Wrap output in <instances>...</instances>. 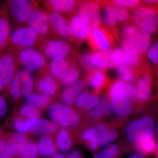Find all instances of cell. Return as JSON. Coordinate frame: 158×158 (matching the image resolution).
Masks as SVG:
<instances>
[{
    "mask_svg": "<svg viewBox=\"0 0 158 158\" xmlns=\"http://www.w3.org/2000/svg\"><path fill=\"white\" fill-rule=\"evenodd\" d=\"M144 111V113L135 115L132 119H129L125 125L124 134L126 140L131 143L141 142L155 135L156 131V116L158 107L152 110ZM129 144V145H130Z\"/></svg>",
    "mask_w": 158,
    "mask_h": 158,
    "instance_id": "cell-1",
    "label": "cell"
},
{
    "mask_svg": "<svg viewBox=\"0 0 158 158\" xmlns=\"http://www.w3.org/2000/svg\"><path fill=\"white\" fill-rule=\"evenodd\" d=\"M122 26L116 37L122 49L137 56L146 54L152 44L151 35L140 31L134 24Z\"/></svg>",
    "mask_w": 158,
    "mask_h": 158,
    "instance_id": "cell-2",
    "label": "cell"
},
{
    "mask_svg": "<svg viewBox=\"0 0 158 158\" xmlns=\"http://www.w3.org/2000/svg\"><path fill=\"white\" fill-rule=\"evenodd\" d=\"M136 96L134 103V116L147 110L154 100L153 90L154 79L151 69L146 64L138 71L135 83Z\"/></svg>",
    "mask_w": 158,
    "mask_h": 158,
    "instance_id": "cell-3",
    "label": "cell"
},
{
    "mask_svg": "<svg viewBox=\"0 0 158 158\" xmlns=\"http://www.w3.org/2000/svg\"><path fill=\"white\" fill-rule=\"evenodd\" d=\"M43 40L27 26L20 27L11 32L5 51L16 53L26 49L37 48Z\"/></svg>",
    "mask_w": 158,
    "mask_h": 158,
    "instance_id": "cell-4",
    "label": "cell"
},
{
    "mask_svg": "<svg viewBox=\"0 0 158 158\" xmlns=\"http://www.w3.org/2000/svg\"><path fill=\"white\" fill-rule=\"evenodd\" d=\"M47 113L51 121L60 127L73 129L83 119L80 113L73 107L69 106L57 101L47 109Z\"/></svg>",
    "mask_w": 158,
    "mask_h": 158,
    "instance_id": "cell-5",
    "label": "cell"
},
{
    "mask_svg": "<svg viewBox=\"0 0 158 158\" xmlns=\"http://www.w3.org/2000/svg\"><path fill=\"white\" fill-rule=\"evenodd\" d=\"M12 28L27 26L32 13L40 6L41 1L8 0L6 1Z\"/></svg>",
    "mask_w": 158,
    "mask_h": 158,
    "instance_id": "cell-6",
    "label": "cell"
},
{
    "mask_svg": "<svg viewBox=\"0 0 158 158\" xmlns=\"http://www.w3.org/2000/svg\"><path fill=\"white\" fill-rule=\"evenodd\" d=\"M132 22L140 31L150 35L158 34V7L143 4L135 9Z\"/></svg>",
    "mask_w": 158,
    "mask_h": 158,
    "instance_id": "cell-7",
    "label": "cell"
},
{
    "mask_svg": "<svg viewBox=\"0 0 158 158\" xmlns=\"http://www.w3.org/2000/svg\"><path fill=\"white\" fill-rule=\"evenodd\" d=\"M47 59H68L77 54L68 41L61 39H44L37 48Z\"/></svg>",
    "mask_w": 158,
    "mask_h": 158,
    "instance_id": "cell-8",
    "label": "cell"
},
{
    "mask_svg": "<svg viewBox=\"0 0 158 158\" xmlns=\"http://www.w3.org/2000/svg\"><path fill=\"white\" fill-rule=\"evenodd\" d=\"M127 122L117 118L102 122L95 126L98 131L101 146L112 144L123 132Z\"/></svg>",
    "mask_w": 158,
    "mask_h": 158,
    "instance_id": "cell-9",
    "label": "cell"
},
{
    "mask_svg": "<svg viewBox=\"0 0 158 158\" xmlns=\"http://www.w3.org/2000/svg\"><path fill=\"white\" fill-rule=\"evenodd\" d=\"M15 54L20 66L31 73L37 72L47 65V59L37 49H26Z\"/></svg>",
    "mask_w": 158,
    "mask_h": 158,
    "instance_id": "cell-10",
    "label": "cell"
},
{
    "mask_svg": "<svg viewBox=\"0 0 158 158\" xmlns=\"http://www.w3.org/2000/svg\"><path fill=\"white\" fill-rule=\"evenodd\" d=\"M71 130L76 138L77 143L93 154L101 147L96 127H83L78 125Z\"/></svg>",
    "mask_w": 158,
    "mask_h": 158,
    "instance_id": "cell-11",
    "label": "cell"
},
{
    "mask_svg": "<svg viewBox=\"0 0 158 158\" xmlns=\"http://www.w3.org/2000/svg\"><path fill=\"white\" fill-rule=\"evenodd\" d=\"M114 114L112 102L106 96L100 98L96 107L82 119L79 125L84 127L95 126Z\"/></svg>",
    "mask_w": 158,
    "mask_h": 158,
    "instance_id": "cell-12",
    "label": "cell"
},
{
    "mask_svg": "<svg viewBox=\"0 0 158 158\" xmlns=\"http://www.w3.org/2000/svg\"><path fill=\"white\" fill-rule=\"evenodd\" d=\"M62 89L60 82L49 72L47 66L37 72L35 79V91L57 98Z\"/></svg>",
    "mask_w": 158,
    "mask_h": 158,
    "instance_id": "cell-13",
    "label": "cell"
},
{
    "mask_svg": "<svg viewBox=\"0 0 158 158\" xmlns=\"http://www.w3.org/2000/svg\"><path fill=\"white\" fill-rule=\"evenodd\" d=\"M100 7L98 1H80L77 13L93 30L102 26V21Z\"/></svg>",
    "mask_w": 158,
    "mask_h": 158,
    "instance_id": "cell-14",
    "label": "cell"
},
{
    "mask_svg": "<svg viewBox=\"0 0 158 158\" xmlns=\"http://www.w3.org/2000/svg\"><path fill=\"white\" fill-rule=\"evenodd\" d=\"M88 46L94 52H101L113 48L115 40L108 29L101 26L91 31L88 40Z\"/></svg>",
    "mask_w": 158,
    "mask_h": 158,
    "instance_id": "cell-15",
    "label": "cell"
},
{
    "mask_svg": "<svg viewBox=\"0 0 158 158\" xmlns=\"http://www.w3.org/2000/svg\"><path fill=\"white\" fill-rule=\"evenodd\" d=\"M121 49L113 48L92 52L91 62L93 67L102 70L116 68L120 65Z\"/></svg>",
    "mask_w": 158,
    "mask_h": 158,
    "instance_id": "cell-16",
    "label": "cell"
},
{
    "mask_svg": "<svg viewBox=\"0 0 158 158\" xmlns=\"http://www.w3.org/2000/svg\"><path fill=\"white\" fill-rule=\"evenodd\" d=\"M27 26L35 31L43 39H54L47 10L37 8L32 13Z\"/></svg>",
    "mask_w": 158,
    "mask_h": 158,
    "instance_id": "cell-17",
    "label": "cell"
},
{
    "mask_svg": "<svg viewBox=\"0 0 158 158\" xmlns=\"http://www.w3.org/2000/svg\"><path fill=\"white\" fill-rule=\"evenodd\" d=\"M20 67L15 54L7 51L3 53L0 62V79L4 89L14 78Z\"/></svg>",
    "mask_w": 158,
    "mask_h": 158,
    "instance_id": "cell-18",
    "label": "cell"
},
{
    "mask_svg": "<svg viewBox=\"0 0 158 158\" xmlns=\"http://www.w3.org/2000/svg\"><path fill=\"white\" fill-rule=\"evenodd\" d=\"M72 37L73 42L80 44L88 40L92 29L77 13L66 18Z\"/></svg>",
    "mask_w": 158,
    "mask_h": 158,
    "instance_id": "cell-19",
    "label": "cell"
},
{
    "mask_svg": "<svg viewBox=\"0 0 158 158\" xmlns=\"http://www.w3.org/2000/svg\"><path fill=\"white\" fill-rule=\"evenodd\" d=\"M51 31L54 39L73 42L67 18L56 12L47 11Z\"/></svg>",
    "mask_w": 158,
    "mask_h": 158,
    "instance_id": "cell-20",
    "label": "cell"
},
{
    "mask_svg": "<svg viewBox=\"0 0 158 158\" xmlns=\"http://www.w3.org/2000/svg\"><path fill=\"white\" fill-rule=\"evenodd\" d=\"M106 96L110 98L112 102L125 97L135 101L136 88L134 85L127 84L119 79H116L110 81L106 88Z\"/></svg>",
    "mask_w": 158,
    "mask_h": 158,
    "instance_id": "cell-21",
    "label": "cell"
},
{
    "mask_svg": "<svg viewBox=\"0 0 158 158\" xmlns=\"http://www.w3.org/2000/svg\"><path fill=\"white\" fill-rule=\"evenodd\" d=\"M84 80L87 85L90 86L92 91L99 95L106 89L111 81L106 71L97 68L85 72Z\"/></svg>",
    "mask_w": 158,
    "mask_h": 158,
    "instance_id": "cell-22",
    "label": "cell"
},
{
    "mask_svg": "<svg viewBox=\"0 0 158 158\" xmlns=\"http://www.w3.org/2000/svg\"><path fill=\"white\" fill-rule=\"evenodd\" d=\"M80 2L75 0H46L43 6L47 11L57 12L67 18L76 13Z\"/></svg>",
    "mask_w": 158,
    "mask_h": 158,
    "instance_id": "cell-23",
    "label": "cell"
},
{
    "mask_svg": "<svg viewBox=\"0 0 158 158\" xmlns=\"http://www.w3.org/2000/svg\"><path fill=\"white\" fill-rule=\"evenodd\" d=\"M12 26L6 1L0 5V54L5 50L11 32Z\"/></svg>",
    "mask_w": 158,
    "mask_h": 158,
    "instance_id": "cell-24",
    "label": "cell"
},
{
    "mask_svg": "<svg viewBox=\"0 0 158 158\" xmlns=\"http://www.w3.org/2000/svg\"><path fill=\"white\" fill-rule=\"evenodd\" d=\"M132 152L129 144L120 140L114 144L105 146L93 154V158H122Z\"/></svg>",
    "mask_w": 158,
    "mask_h": 158,
    "instance_id": "cell-25",
    "label": "cell"
},
{
    "mask_svg": "<svg viewBox=\"0 0 158 158\" xmlns=\"http://www.w3.org/2000/svg\"><path fill=\"white\" fill-rule=\"evenodd\" d=\"M11 147L15 155L18 158L22 152L29 141L31 139V136L28 134L4 132L1 138Z\"/></svg>",
    "mask_w": 158,
    "mask_h": 158,
    "instance_id": "cell-26",
    "label": "cell"
},
{
    "mask_svg": "<svg viewBox=\"0 0 158 158\" xmlns=\"http://www.w3.org/2000/svg\"><path fill=\"white\" fill-rule=\"evenodd\" d=\"M87 86L84 79H80L74 84L63 88L57 97V101L73 107L74 102L86 86Z\"/></svg>",
    "mask_w": 158,
    "mask_h": 158,
    "instance_id": "cell-27",
    "label": "cell"
},
{
    "mask_svg": "<svg viewBox=\"0 0 158 158\" xmlns=\"http://www.w3.org/2000/svg\"><path fill=\"white\" fill-rule=\"evenodd\" d=\"M37 120L29 118L12 111L5 123V126L16 132L27 134L29 129Z\"/></svg>",
    "mask_w": 158,
    "mask_h": 158,
    "instance_id": "cell-28",
    "label": "cell"
},
{
    "mask_svg": "<svg viewBox=\"0 0 158 158\" xmlns=\"http://www.w3.org/2000/svg\"><path fill=\"white\" fill-rule=\"evenodd\" d=\"M59 127L52 121L44 118L37 119L29 129L27 134L31 136H44L56 134Z\"/></svg>",
    "mask_w": 158,
    "mask_h": 158,
    "instance_id": "cell-29",
    "label": "cell"
},
{
    "mask_svg": "<svg viewBox=\"0 0 158 158\" xmlns=\"http://www.w3.org/2000/svg\"><path fill=\"white\" fill-rule=\"evenodd\" d=\"M56 141L59 150L66 153L77 143L76 138L72 130L59 127L56 135Z\"/></svg>",
    "mask_w": 158,
    "mask_h": 158,
    "instance_id": "cell-30",
    "label": "cell"
},
{
    "mask_svg": "<svg viewBox=\"0 0 158 158\" xmlns=\"http://www.w3.org/2000/svg\"><path fill=\"white\" fill-rule=\"evenodd\" d=\"M26 104L31 107L43 112L53 103L57 101V98L48 96L34 91L24 98Z\"/></svg>",
    "mask_w": 158,
    "mask_h": 158,
    "instance_id": "cell-31",
    "label": "cell"
},
{
    "mask_svg": "<svg viewBox=\"0 0 158 158\" xmlns=\"http://www.w3.org/2000/svg\"><path fill=\"white\" fill-rule=\"evenodd\" d=\"M81 71L78 65L76 57L72 58L70 64L65 69L60 79V84L62 89L74 84L80 80Z\"/></svg>",
    "mask_w": 158,
    "mask_h": 158,
    "instance_id": "cell-32",
    "label": "cell"
},
{
    "mask_svg": "<svg viewBox=\"0 0 158 158\" xmlns=\"http://www.w3.org/2000/svg\"><path fill=\"white\" fill-rule=\"evenodd\" d=\"M56 135L44 136L40 139L37 146L40 156L46 158H50L59 152L56 143Z\"/></svg>",
    "mask_w": 158,
    "mask_h": 158,
    "instance_id": "cell-33",
    "label": "cell"
},
{
    "mask_svg": "<svg viewBox=\"0 0 158 158\" xmlns=\"http://www.w3.org/2000/svg\"><path fill=\"white\" fill-rule=\"evenodd\" d=\"M157 144L155 135H154L144 141L129 145L132 152L139 153L148 158L154 154Z\"/></svg>",
    "mask_w": 158,
    "mask_h": 158,
    "instance_id": "cell-34",
    "label": "cell"
},
{
    "mask_svg": "<svg viewBox=\"0 0 158 158\" xmlns=\"http://www.w3.org/2000/svg\"><path fill=\"white\" fill-rule=\"evenodd\" d=\"M73 57L68 59H52L50 62H48L47 67L49 72L59 82L62 74L70 64Z\"/></svg>",
    "mask_w": 158,
    "mask_h": 158,
    "instance_id": "cell-35",
    "label": "cell"
},
{
    "mask_svg": "<svg viewBox=\"0 0 158 158\" xmlns=\"http://www.w3.org/2000/svg\"><path fill=\"white\" fill-rule=\"evenodd\" d=\"M21 89L20 83L15 75L9 86L4 89V96L14 104L21 103L23 99Z\"/></svg>",
    "mask_w": 158,
    "mask_h": 158,
    "instance_id": "cell-36",
    "label": "cell"
},
{
    "mask_svg": "<svg viewBox=\"0 0 158 158\" xmlns=\"http://www.w3.org/2000/svg\"><path fill=\"white\" fill-rule=\"evenodd\" d=\"M101 7L103 8L102 14V22L107 27L111 30L113 34L118 28V25L114 7L110 6Z\"/></svg>",
    "mask_w": 158,
    "mask_h": 158,
    "instance_id": "cell-37",
    "label": "cell"
},
{
    "mask_svg": "<svg viewBox=\"0 0 158 158\" xmlns=\"http://www.w3.org/2000/svg\"><path fill=\"white\" fill-rule=\"evenodd\" d=\"M100 6H110L124 8L128 10H134L142 4V1L137 0H114V1H98Z\"/></svg>",
    "mask_w": 158,
    "mask_h": 158,
    "instance_id": "cell-38",
    "label": "cell"
},
{
    "mask_svg": "<svg viewBox=\"0 0 158 158\" xmlns=\"http://www.w3.org/2000/svg\"><path fill=\"white\" fill-rule=\"evenodd\" d=\"M115 69L118 79L127 84L132 85L135 83L137 78L138 70L123 65H119Z\"/></svg>",
    "mask_w": 158,
    "mask_h": 158,
    "instance_id": "cell-39",
    "label": "cell"
},
{
    "mask_svg": "<svg viewBox=\"0 0 158 158\" xmlns=\"http://www.w3.org/2000/svg\"><path fill=\"white\" fill-rule=\"evenodd\" d=\"M12 111L34 120H37L40 118L42 115L43 112L31 107L26 104L21 105L19 106L14 108Z\"/></svg>",
    "mask_w": 158,
    "mask_h": 158,
    "instance_id": "cell-40",
    "label": "cell"
},
{
    "mask_svg": "<svg viewBox=\"0 0 158 158\" xmlns=\"http://www.w3.org/2000/svg\"><path fill=\"white\" fill-rule=\"evenodd\" d=\"M93 93V91L92 90H88V89H85L79 94L76 99L73 107L81 115L88 105L90 97Z\"/></svg>",
    "mask_w": 158,
    "mask_h": 158,
    "instance_id": "cell-41",
    "label": "cell"
},
{
    "mask_svg": "<svg viewBox=\"0 0 158 158\" xmlns=\"http://www.w3.org/2000/svg\"><path fill=\"white\" fill-rule=\"evenodd\" d=\"M37 143L33 139L29 141L24 149L19 156V158H40Z\"/></svg>",
    "mask_w": 158,
    "mask_h": 158,
    "instance_id": "cell-42",
    "label": "cell"
},
{
    "mask_svg": "<svg viewBox=\"0 0 158 158\" xmlns=\"http://www.w3.org/2000/svg\"><path fill=\"white\" fill-rule=\"evenodd\" d=\"M114 8L118 24H121L122 25H123L132 22V15L128 9L120 7Z\"/></svg>",
    "mask_w": 158,
    "mask_h": 158,
    "instance_id": "cell-43",
    "label": "cell"
},
{
    "mask_svg": "<svg viewBox=\"0 0 158 158\" xmlns=\"http://www.w3.org/2000/svg\"><path fill=\"white\" fill-rule=\"evenodd\" d=\"M93 51L87 52L80 55L77 54V61L81 66L85 69V72L95 69L93 67L91 62V58Z\"/></svg>",
    "mask_w": 158,
    "mask_h": 158,
    "instance_id": "cell-44",
    "label": "cell"
},
{
    "mask_svg": "<svg viewBox=\"0 0 158 158\" xmlns=\"http://www.w3.org/2000/svg\"><path fill=\"white\" fill-rule=\"evenodd\" d=\"M146 54L148 60L153 66L158 65V39L152 44Z\"/></svg>",
    "mask_w": 158,
    "mask_h": 158,
    "instance_id": "cell-45",
    "label": "cell"
},
{
    "mask_svg": "<svg viewBox=\"0 0 158 158\" xmlns=\"http://www.w3.org/2000/svg\"><path fill=\"white\" fill-rule=\"evenodd\" d=\"M0 158H18L11 147L2 138H0Z\"/></svg>",
    "mask_w": 158,
    "mask_h": 158,
    "instance_id": "cell-46",
    "label": "cell"
},
{
    "mask_svg": "<svg viewBox=\"0 0 158 158\" xmlns=\"http://www.w3.org/2000/svg\"><path fill=\"white\" fill-rule=\"evenodd\" d=\"M35 80L33 75L31 74L28 81L21 86V94L23 98L27 96L35 90Z\"/></svg>",
    "mask_w": 158,
    "mask_h": 158,
    "instance_id": "cell-47",
    "label": "cell"
},
{
    "mask_svg": "<svg viewBox=\"0 0 158 158\" xmlns=\"http://www.w3.org/2000/svg\"><path fill=\"white\" fill-rule=\"evenodd\" d=\"M8 111V106L6 97L0 94V118L6 116Z\"/></svg>",
    "mask_w": 158,
    "mask_h": 158,
    "instance_id": "cell-48",
    "label": "cell"
},
{
    "mask_svg": "<svg viewBox=\"0 0 158 158\" xmlns=\"http://www.w3.org/2000/svg\"><path fill=\"white\" fill-rule=\"evenodd\" d=\"M153 77L154 79V101L158 102V65L153 66Z\"/></svg>",
    "mask_w": 158,
    "mask_h": 158,
    "instance_id": "cell-49",
    "label": "cell"
},
{
    "mask_svg": "<svg viewBox=\"0 0 158 158\" xmlns=\"http://www.w3.org/2000/svg\"><path fill=\"white\" fill-rule=\"evenodd\" d=\"M65 158H85V153L81 150L76 148L71 151Z\"/></svg>",
    "mask_w": 158,
    "mask_h": 158,
    "instance_id": "cell-50",
    "label": "cell"
},
{
    "mask_svg": "<svg viewBox=\"0 0 158 158\" xmlns=\"http://www.w3.org/2000/svg\"><path fill=\"white\" fill-rule=\"evenodd\" d=\"M126 158H148V157L139 153L132 152Z\"/></svg>",
    "mask_w": 158,
    "mask_h": 158,
    "instance_id": "cell-51",
    "label": "cell"
},
{
    "mask_svg": "<svg viewBox=\"0 0 158 158\" xmlns=\"http://www.w3.org/2000/svg\"><path fill=\"white\" fill-rule=\"evenodd\" d=\"M66 155L63 153L58 152L50 158H65Z\"/></svg>",
    "mask_w": 158,
    "mask_h": 158,
    "instance_id": "cell-52",
    "label": "cell"
},
{
    "mask_svg": "<svg viewBox=\"0 0 158 158\" xmlns=\"http://www.w3.org/2000/svg\"><path fill=\"white\" fill-rule=\"evenodd\" d=\"M4 90V86L3 85L1 79H0V92H2V90Z\"/></svg>",
    "mask_w": 158,
    "mask_h": 158,
    "instance_id": "cell-53",
    "label": "cell"
},
{
    "mask_svg": "<svg viewBox=\"0 0 158 158\" xmlns=\"http://www.w3.org/2000/svg\"><path fill=\"white\" fill-rule=\"evenodd\" d=\"M154 155L155 156V158H158V143L157 145L156 148L155 152Z\"/></svg>",
    "mask_w": 158,
    "mask_h": 158,
    "instance_id": "cell-54",
    "label": "cell"
},
{
    "mask_svg": "<svg viewBox=\"0 0 158 158\" xmlns=\"http://www.w3.org/2000/svg\"><path fill=\"white\" fill-rule=\"evenodd\" d=\"M155 131H156V136H157V137L158 138V118L157 123Z\"/></svg>",
    "mask_w": 158,
    "mask_h": 158,
    "instance_id": "cell-55",
    "label": "cell"
},
{
    "mask_svg": "<svg viewBox=\"0 0 158 158\" xmlns=\"http://www.w3.org/2000/svg\"><path fill=\"white\" fill-rule=\"evenodd\" d=\"M3 132H4V131H3L2 127H0V138H1V136H2V135Z\"/></svg>",
    "mask_w": 158,
    "mask_h": 158,
    "instance_id": "cell-56",
    "label": "cell"
},
{
    "mask_svg": "<svg viewBox=\"0 0 158 158\" xmlns=\"http://www.w3.org/2000/svg\"><path fill=\"white\" fill-rule=\"evenodd\" d=\"M2 54H0V62H1V57H2Z\"/></svg>",
    "mask_w": 158,
    "mask_h": 158,
    "instance_id": "cell-57",
    "label": "cell"
},
{
    "mask_svg": "<svg viewBox=\"0 0 158 158\" xmlns=\"http://www.w3.org/2000/svg\"><path fill=\"white\" fill-rule=\"evenodd\" d=\"M40 158H41V157H40Z\"/></svg>",
    "mask_w": 158,
    "mask_h": 158,
    "instance_id": "cell-58",
    "label": "cell"
}]
</instances>
